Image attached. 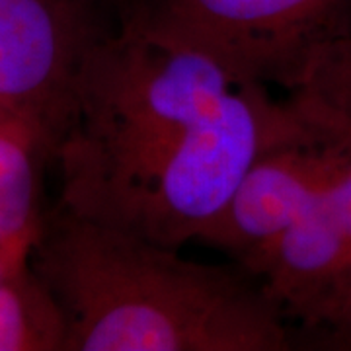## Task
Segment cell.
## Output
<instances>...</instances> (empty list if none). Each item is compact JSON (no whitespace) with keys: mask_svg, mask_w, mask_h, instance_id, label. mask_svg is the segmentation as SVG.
<instances>
[{"mask_svg":"<svg viewBox=\"0 0 351 351\" xmlns=\"http://www.w3.org/2000/svg\"><path fill=\"white\" fill-rule=\"evenodd\" d=\"M306 131L269 86L125 25L88 53L55 149L61 207L168 248L201 240L263 152Z\"/></svg>","mask_w":351,"mask_h":351,"instance_id":"obj_1","label":"cell"},{"mask_svg":"<svg viewBox=\"0 0 351 351\" xmlns=\"http://www.w3.org/2000/svg\"><path fill=\"white\" fill-rule=\"evenodd\" d=\"M29 265L66 320V350H291L285 316L260 283L82 219L59 205Z\"/></svg>","mask_w":351,"mask_h":351,"instance_id":"obj_2","label":"cell"},{"mask_svg":"<svg viewBox=\"0 0 351 351\" xmlns=\"http://www.w3.org/2000/svg\"><path fill=\"white\" fill-rule=\"evenodd\" d=\"M115 24L178 41L287 92L328 41L351 36V0H112Z\"/></svg>","mask_w":351,"mask_h":351,"instance_id":"obj_3","label":"cell"},{"mask_svg":"<svg viewBox=\"0 0 351 351\" xmlns=\"http://www.w3.org/2000/svg\"><path fill=\"white\" fill-rule=\"evenodd\" d=\"M110 25L90 0H0V104L55 149L88 53Z\"/></svg>","mask_w":351,"mask_h":351,"instance_id":"obj_4","label":"cell"},{"mask_svg":"<svg viewBox=\"0 0 351 351\" xmlns=\"http://www.w3.org/2000/svg\"><path fill=\"white\" fill-rule=\"evenodd\" d=\"M334 160V151L308 133L263 152L201 240L254 277L277 240L326 188Z\"/></svg>","mask_w":351,"mask_h":351,"instance_id":"obj_5","label":"cell"},{"mask_svg":"<svg viewBox=\"0 0 351 351\" xmlns=\"http://www.w3.org/2000/svg\"><path fill=\"white\" fill-rule=\"evenodd\" d=\"M254 277L262 279L265 295L285 318L343 339L350 328V256L330 180Z\"/></svg>","mask_w":351,"mask_h":351,"instance_id":"obj_6","label":"cell"},{"mask_svg":"<svg viewBox=\"0 0 351 351\" xmlns=\"http://www.w3.org/2000/svg\"><path fill=\"white\" fill-rule=\"evenodd\" d=\"M285 104L308 137L351 156V36L314 53L287 90Z\"/></svg>","mask_w":351,"mask_h":351,"instance_id":"obj_7","label":"cell"},{"mask_svg":"<svg viewBox=\"0 0 351 351\" xmlns=\"http://www.w3.org/2000/svg\"><path fill=\"white\" fill-rule=\"evenodd\" d=\"M49 145L27 125H0V248L27 254L41 228L39 164Z\"/></svg>","mask_w":351,"mask_h":351,"instance_id":"obj_8","label":"cell"},{"mask_svg":"<svg viewBox=\"0 0 351 351\" xmlns=\"http://www.w3.org/2000/svg\"><path fill=\"white\" fill-rule=\"evenodd\" d=\"M66 320L29 254L0 281V351L66 350Z\"/></svg>","mask_w":351,"mask_h":351,"instance_id":"obj_9","label":"cell"},{"mask_svg":"<svg viewBox=\"0 0 351 351\" xmlns=\"http://www.w3.org/2000/svg\"><path fill=\"white\" fill-rule=\"evenodd\" d=\"M334 154H336V160H334V170H332V178H330V188H332L334 199H336V207H338L341 226H343L348 256H350V328L343 336L346 339L351 332V156L339 154L336 151Z\"/></svg>","mask_w":351,"mask_h":351,"instance_id":"obj_10","label":"cell"},{"mask_svg":"<svg viewBox=\"0 0 351 351\" xmlns=\"http://www.w3.org/2000/svg\"><path fill=\"white\" fill-rule=\"evenodd\" d=\"M27 254H29V252H27ZM27 254H10V252L0 248V281H2V277L6 276V271L12 267L14 263L20 262V260L25 258Z\"/></svg>","mask_w":351,"mask_h":351,"instance_id":"obj_11","label":"cell"},{"mask_svg":"<svg viewBox=\"0 0 351 351\" xmlns=\"http://www.w3.org/2000/svg\"><path fill=\"white\" fill-rule=\"evenodd\" d=\"M0 125H27V123H24L20 117H16L10 110H6V108L0 104Z\"/></svg>","mask_w":351,"mask_h":351,"instance_id":"obj_12","label":"cell"},{"mask_svg":"<svg viewBox=\"0 0 351 351\" xmlns=\"http://www.w3.org/2000/svg\"><path fill=\"white\" fill-rule=\"evenodd\" d=\"M90 2H94V4H104V2H112V0H90Z\"/></svg>","mask_w":351,"mask_h":351,"instance_id":"obj_13","label":"cell"},{"mask_svg":"<svg viewBox=\"0 0 351 351\" xmlns=\"http://www.w3.org/2000/svg\"><path fill=\"white\" fill-rule=\"evenodd\" d=\"M346 339H348V341H351V332H350V334H348V338H346Z\"/></svg>","mask_w":351,"mask_h":351,"instance_id":"obj_14","label":"cell"}]
</instances>
